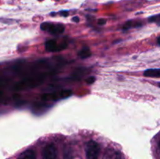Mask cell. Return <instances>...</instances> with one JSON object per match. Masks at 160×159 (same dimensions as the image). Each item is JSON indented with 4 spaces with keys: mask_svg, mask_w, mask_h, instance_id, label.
<instances>
[{
    "mask_svg": "<svg viewBox=\"0 0 160 159\" xmlns=\"http://www.w3.org/2000/svg\"><path fill=\"white\" fill-rule=\"evenodd\" d=\"M44 81V76H36V77L26 79L24 80H22L21 82L18 83L15 86V89L17 90H24V89L33 88L34 87H38Z\"/></svg>",
    "mask_w": 160,
    "mask_h": 159,
    "instance_id": "2",
    "label": "cell"
},
{
    "mask_svg": "<svg viewBox=\"0 0 160 159\" xmlns=\"http://www.w3.org/2000/svg\"><path fill=\"white\" fill-rule=\"evenodd\" d=\"M59 14L60 16H62V17H67V16L69 15V12L68 11H60V12H59Z\"/></svg>",
    "mask_w": 160,
    "mask_h": 159,
    "instance_id": "13",
    "label": "cell"
},
{
    "mask_svg": "<svg viewBox=\"0 0 160 159\" xmlns=\"http://www.w3.org/2000/svg\"><path fill=\"white\" fill-rule=\"evenodd\" d=\"M17 159H36V154L32 150H27L22 152Z\"/></svg>",
    "mask_w": 160,
    "mask_h": 159,
    "instance_id": "8",
    "label": "cell"
},
{
    "mask_svg": "<svg viewBox=\"0 0 160 159\" xmlns=\"http://www.w3.org/2000/svg\"><path fill=\"white\" fill-rule=\"evenodd\" d=\"M43 159H56L57 150L53 144H48L43 148L42 151Z\"/></svg>",
    "mask_w": 160,
    "mask_h": 159,
    "instance_id": "6",
    "label": "cell"
},
{
    "mask_svg": "<svg viewBox=\"0 0 160 159\" xmlns=\"http://www.w3.org/2000/svg\"><path fill=\"white\" fill-rule=\"evenodd\" d=\"M100 147L95 140H89L85 144V154L87 159H98Z\"/></svg>",
    "mask_w": 160,
    "mask_h": 159,
    "instance_id": "3",
    "label": "cell"
},
{
    "mask_svg": "<svg viewBox=\"0 0 160 159\" xmlns=\"http://www.w3.org/2000/svg\"><path fill=\"white\" fill-rule=\"evenodd\" d=\"M67 44H61L59 45L57 41L54 40H49L47 41L45 43V50L48 52H57V51H62V50L65 49L67 48Z\"/></svg>",
    "mask_w": 160,
    "mask_h": 159,
    "instance_id": "5",
    "label": "cell"
},
{
    "mask_svg": "<svg viewBox=\"0 0 160 159\" xmlns=\"http://www.w3.org/2000/svg\"><path fill=\"white\" fill-rule=\"evenodd\" d=\"M98 23L99 25H105L106 23V20L105 19H99L98 20Z\"/></svg>",
    "mask_w": 160,
    "mask_h": 159,
    "instance_id": "14",
    "label": "cell"
},
{
    "mask_svg": "<svg viewBox=\"0 0 160 159\" xmlns=\"http://www.w3.org/2000/svg\"><path fill=\"white\" fill-rule=\"evenodd\" d=\"M91 55H92V52H91V50L89 49L88 47H84L78 52V56L83 59L89 58Z\"/></svg>",
    "mask_w": 160,
    "mask_h": 159,
    "instance_id": "9",
    "label": "cell"
},
{
    "mask_svg": "<svg viewBox=\"0 0 160 159\" xmlns=\"http://www.w3.org/2000/svg\"><path fill=\"white\" fill-rule=\"evenodd\" d=\"M142 26V23H140V22H134L133 20H131V21H128L125 25L123 26V30H128L131 27H138V26Z\"/></svg>",
    "mask_w": 160,
    "mask_h": 159,
    "instance_id": "10",
    "label": "cell"
},
{
    "mask_svg": "<svg viewBox=\"0 0 160 159\" xmlns=\"http://www.w3.org/2000/svg\"><path fill=\"white\" fill-rule=\"evenodd\" d=\"M40 28L42 31H47L52 35H59L64 32L65 26L60 23H53L51 22H43L41 23Z\"/></svg>",
    "mask_w": 160,
    "mask_h": 159,
    "instance_id": "1",
    "label": "cell"
},
{
    "mask_svg": "<svg viewBox=\"0 0 160 159\" xmlns=\"http://www.w3.org/2000/svg\"><path fill=\"white\" fill-rule=\"evenodd\" d=\"M144 76L146 77L159 78L160 77V70L159 69H148L144 72Z\"/></svg>",
    "mask_w": 160,
    "mask_h": 159,
    "instance_id": "7",
    "label": "cell"
},
{
    "mask_svg": "<svg viewBox=\"0 0 160 159\" xmlns=\"http://www.w3.org/2000/svg\"><path fill=\"white\" fill-rule=\"evenodd\" d=\"M148 21L151 22V23H154L155 22V23H160V14L149 17V18H148Z\"/></svg>",
    "mask_w": 160,
    "mask_h": 159,
    "instance_id": "11",
    "label": "cell"
},
{
    "mask_svg": "<svg viewBox=\"0 0 160 159\" xmlns=\"http://www.w3.org/2000/svg\"><path fill=\"white\" fill-rule=\"evenodd\" d=\"M158 146H159V152H160V141L159 142V145H158Z\"/></svg>",
    "mask_w": 160,
    "mask_h": 159,
    "instance_id": "17",
    "label": "cell"
},
{
    "mask_svg": "<svg viewBox=\"0 0 160 159\" xmlns=\"http://www.w3.org/2000/svg\"><path fill=\"white\" fill-rule=\"evenodd\" d=\"M72 21L75 22V23H79L80 21V19L78 17H73V18H72Z\"/></svg>",
    "mask_w": 160,
    "mask_h": 159,
    "instance_id": "15",
    "label": "cell"
},
{
    "mask_svg": "<svg viewBox=\"0 0 160 159\" xmlns=\"http://www.w3.org/2000/svg\"><path fill=\"white\" fill-rule=\"evenodd\" d=\"M72 92L70 90H63L60 92H55V93L45 94L42 96V100L45 101H55V100L62 99V98H67L68 97L71 96Z\"/></svg>",
    "mask_w": 160,
    "mask_h": 159,
    "instance_id": "4",
    "label": "cell"
},
{
    "mask_svg": "<svg viewBox=\"0 0 160 159\" xmlns=\"http://www.w3.org/2000/svg\"><path fill=\"white\" fill-rule=\"evenodd\" d=\"M157 42H158V44H159V45H160V36L159 37H158V39H157Z\"/></svg>",
    "mask_w": 160,
    "mask_h": 159,
    "instance_id": "16",
    "label": "cell"
},
{
    "mask_svg": "<svg viewBox=\"0 0 160 159\" xmlns=\"http://www.w3.org/2000/svg\"><path fill=\"white\" fill-rule=\"evenodd\" d=\"M95 81V76H90V77H88L87 80H86V82H87V84H92Z\"/></svg>",
    "mask_w": 160,
    "mask_h": 159,
    "instance_id": "12",
    "label": "cell"
},
{
    "mask_svg": "<svg viewBox=\"0 0 160 159\" xmlns=\"http://www.w3.org/2000/svg\"><path fill=\"white\" fill-rule=\"evenodd\" d=\"M158 87H160V82L159 83V84H158Z\"/></svg>",
    "mask_w": 160,
    "mask_h": 159,
    "instance_id": "18",
    "label": "cell"
}]
</instances>
